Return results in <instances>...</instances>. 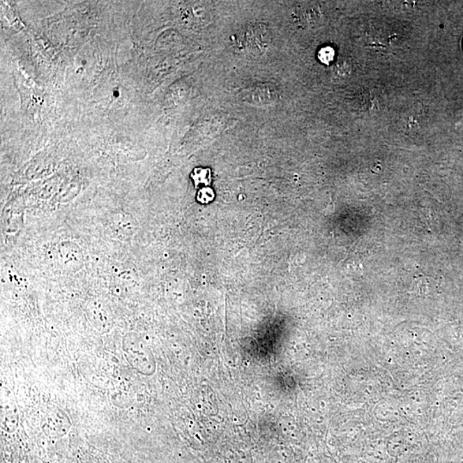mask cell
I'll return each instance as SVG.
<instances>
[{"label": "cell", "mask_w": 463, "mask_h": 463, "mask_svg": "<svg viewBox=\"0 0 463 463\" xmlns=\"http://www.w3.org/2000/svg\"><path fill=\"white\" fill-rule=\"evenodd\" d=\"M237 40L246 53L259 55L265 53L270 47L271 33L264 24H250L241 31Z\"/></svg>", "instance_id": "1"}, {"label": "cell", "mask_w": 463, "mask_h": 463, "mask_svg": "<svg viewBox=\"0 0 463 463\" xmlns=\"http://www.w3.org/2000/svg\"><path fill=\"white\" fill-rule=\"evenodd\" d=\"M126 358L133 369L143 374H149L147 362L148 354L143 349L142 343L137 342L135 333L127 334L123 342Z\"/></svg>", "instance_id": "2"}, {"label": "cell", "mask_w": 463, "mask_h": 463, "mask_svg": "<svg viewBox=\"0 0 463 463\" xmlns=\"http://www.w3.org/2000/svg\"><path fill=\"white\" fill-rule=\"evenodd\" d=\"M44 433L51 437L66 434L70 427L69 417L61 409H53L44 414L42 420Z\"/></svg>", "instance_id": "3"}, {"label": "cell", "mask_w": 463, "mask_h": 463, "mask_svg": "<svg viewBox=\"0 0 463 463\" xmlns=\"http://www.w3.org/2000/svg\"><path fill=\"white\" fill-rule=\"evenodd\" d=\"M87 313L92 326L99 331L108 332L114 326L113 315L109 308L102 302H92L87 308Z\"/></svg>", "instance_id": "4"}, {"label": "cell", "mask_w": 463, "mask_h": 463, "mask_svg": "<svg viewBox=\"0 0 463 463\" xmlns=\"http://www.w3.org/2000/svg\"><path fill=\"white\" fill-rule=\"evenodd\" d=\"M322 14L319 6L315 3H303L294 10L295 24L302 28L313 27L319 24Z\"/></svg>", "instance_id": "5"}, {"label": "cell", "mask_w": 463, "mask_h": 463, "mask_svg": "<svg viewBox=\"0 0 463 463\" xmlns=\"http://www.w3.org/2000/svg\"><path fill=\"white\" fill-rule=\"evenodd\" d=\"M253 102L259 103H271L272 99L275 96V92L272 89L268 86H259L252 92Z\"/></svg>", "instance_id": "6"}, {"label": "cell", "mask_w": 463, "mask_h": 463, "mask_svg": "<svg viewBox=\"0 0 463 463\" xmlns=\"http://www.w3.org/2000/svg\"><path fill=\"white\" fill-rule=\"evenodd\" d=\"M335 57V51L333 48L331 47H323L322 50L319 51V58L321 62L324 63H330L333 61Z\"/></svg>", "instance_id": "7"}, {"label": "cell", "mask_w": 463, "mask_h": 463, "mask_svg": "<svg viewBox=\"0 0 463 463\" xmlns=\"http://www.w3.org/2000/svg\"><path fill=\"white\" fill-rule=\"evenodd\" d=\"M114 96H119V92H118V91H115V92H114Z\"/></svg>", "instance_id": "8"}]
</instances>
